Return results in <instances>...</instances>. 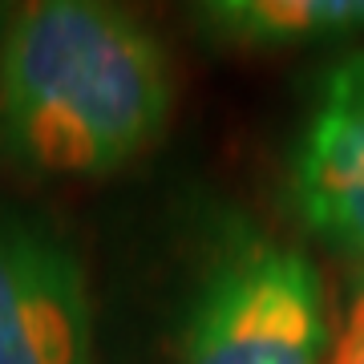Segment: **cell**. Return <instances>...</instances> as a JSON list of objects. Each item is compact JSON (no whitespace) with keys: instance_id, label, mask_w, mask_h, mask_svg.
<instances>
[{"instance_id":"cell-1","label":"cell","mask_w":364,"mask_h":364,"mask_svg":"<svg viewBox=\"0 0 364 364\" xmlns=\"http://www.w3.org/2000/svg\"><path fill=\"white\" fill-rule=\"evenodd\" d=\"M170 109L166 49L117 4H25L0 37V154L28 174H114L154 150Z\"/></svg>"},{"instance_id":"cell-2","label":"cell","mask_w":364,"mask_h":364,"mask_svg":"<svg viewBox=\"0 0 364 364\" xmlns=\"http://www.w3.org/2000/svg\"><path fill=\"white\" fill-rule=\"evenodd\" d=\"M324 279L312 255L259 223L219 215L178 328V364H324Z\"/></svg>"},{"instance_id":"cell-3","label":"cell","mask_w":364,"mask_h":364,"mask_svg":"<svg viewBox=\"0 0 364 364\" xmlns=\"http://www.w3.org/2000/svg\"><path fill=\"white\" fill-rule=\"evenodd\" d=\"M284 195L320 247L364 272V49L340 53L312 81Z\"/></svg>"},{"instance_id":"cell-4","label":"cell","mask_w":364,"mask_h":364,"mask_svg":"<svg viewBox=\"0 0 364 364\" xmlns=\"http://www.w3.org/2000/svg\"><path fill=\"white\" fill-rule=\"evenodd\" d=\"M0 364H93L77 251L21 215H0Z\"/></svg>"},{"instance_id":"cell-5","label":"cell","mask_w":364,"mask_h":364,"mask_svg":"<svg viewBox=\"0 0 364 364\" xmlns=\"http://www.w3.org/2000/svg\"><path fill=\"white\" fill-rule=\"evenodd\" d=\"M215 49H291L364 33V0H210L191 9Z\"/></svg>"},{"instance_id":"cell-6","label":"cell","mask_w":364,"mask_h":364,"mask_svg":"<svg viewBox=\"0 0 364 364\" xmlns=\"http://www.w3.org/2000/svg\"><path fill=\"white\" fill-rule=\"evenodd\" d=\"M324 364H364V272L348 275V291L340 304V324L332 332Z\"/></svg>"},{"instance_id":"cell-7","label":"cell","mask_w":364,"mask_h":364,"mask_svg":"<svg viewBox=\"0 0 364 364\" xmlns=\"http://www.w3.org/2000/svg\"><path fill=\"white\" fill-rule=\"evenodd\" d=\"M13 13H16V9H4V4H0V37H4V28H9V21H13Z\"/></svg>"}]
</instances>
